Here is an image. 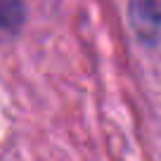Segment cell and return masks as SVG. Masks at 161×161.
<instances>
[{"label":"cell","instance_id":"1","mask_svg":"<svg viewBox=\"0 0 161 161\" xmlns=\"http://www.w3.org/2000/svg\"><path fill=\"white\" fill-rule=\"evenodd\" d=\"M130 26L145 43H154L161 33V7L154 0H133L130 10Z\"/></svg>","mask_w":161,"mask_h":161},{"label":"cell","instance_id":"2","mask_svg":"<svg viewBox=\"0 0 161 161\" xmlns=\"http://www.w3.org/2000/svg\"><path fill=\"white\" fill-rule=\"evenodd\" d=\"M26 17L24 0H0V40L19 33Z\"/></svg>","mask_w":161,"mask_h":161}]
</instances>
